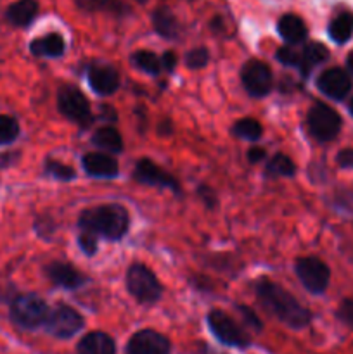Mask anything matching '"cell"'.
Segmentation results:
<instances>
[{
  "label": "cell",
  "instance_id": "cell-1",
  "mask_svg": "<svg viewBox=\"0 0 353 354\" xmlns=\"http://www.w3.org/2000/svg\"><path fill=\"white\" fill-rule=\"evenodd\" d=\"M255 290L260 303L265 306V310L270 315H273L277 320L282 322L284 325L294 328V330H300V328L310 325V311L305 306H301L296 301V297L291 292H287L286 289H282L279 283L262 279L260 282H256Z\"/></svg>",
  "mask_w": 353,
  "mask_h": 354
},
{
  "label": "cell",
  "instance_id": "cell-2",
  "mask_svg": "<svg viewBox=\"0 0 353 354\" xmlns=\"http://www.w3.org/2000/svg\"><path fill=\"white\" fill-rule=\"evenodd\" d=\"M78 225L82 230L93 232L109 241H120L127 234L130 218L127 209L120 204H106L83 211L78 218Z\"/></svg>",
  "mask_w": 353,
  "mask_h": 354
},
{
  "label": "cell",
  "instance_id": "cell-3",
  "mask_svg": "<svg viewBox=\"0 0 353 354\" xmlns=\"http://www.w3.org/2000/svg\"><path fill=\"white\" fill-rule=\"evenodd\" d=\"M48 306L37 294H19L10 301L9 317L14 325L24 330L44 327L48 317Z\"/></svg>",
  "mask_w": 353,
  "mask_h": 354
},
{
  "label": "cell",
  "instance_id": "cell-4",
  "mask_svg": "<svg viewBox=\"0 0 353 354\" xmlns=\"http://www.w3.org/2000/svg\"><path fill=\"white\" fill-rule=\"evenodd\" d=\"M128 292L142 304H152L159 301L163 287L154 273L144 265H132L127 273Z\"/></svg>",
  "mask_w": 353,
  "mask_h": 354
},
{
  "label": "cell",
  "instance_id": "cell-5",
  "mask_svg": "<svg viewBox=\"0 0 353 354\" xmlns=\"http://www.w3.org/2000/svg\"><path fill=\"white\" fill-rule=\"evenodd\" d=\"M208 327H210L211 334L225 346H230V348H248L251 344V339L249 335L228 317L225 311L213 310L210 311L206 318Z\"/></svg>",
  "mask_w": 353,
  "mask_h": 354
},
{
  "label": "cell",
  "instance_id": "cell-6",
  "mask_svg": "<svg viewBox=\"0 0 353 354\" xmlns=\"http://www.w3.org/2000/svg\"><path fill=\"white\" fill-rule=\"evenodd\" d=\"M85 325L82 315L71 306L59 304L54 310L48 311L47 322H45V330L57 339H71L78 334Z\"/></svg>",
  "mask_w": 353,
  "mask_h": 354
},
{
  "label": "cell",
  "instance_id": "cell-7",
  "mask_svg": "<svg viewBox=\"0 0 353 354\" xmlns=\"http://www.w3.org/2000/svg\"><path fill=\"white\" fill-rule=\"evenodd\" d=\"M308 128L317 140H334L341 130V118L327 104L317 102L308 113Z\"/></svg>",
  "mask_w": 353,
  "mask_h": 354
},
{
  "label": "cell",
  "instance_id": "cell-8",
  "mask_svg": "<svg viewBox=\"0 0 353 354\" xmlns=\"http://www.w3.org/2000/svg\"><path fill=\"white\" fill-rule=\"evenodd\" d=\"M296 275L305 289L311 294H322L329 286L331 272L318 258H301L296 263Z\"/></svg>",
  "mask_w": 353,
  "mask_h": 354
},
{
  "label": "cell",
  "instance_id": "cell-9",
  "mask_svg": "<svg viewBox=\"0 0 353 354\" xmlns=\"http://www.w3.org/2000/svg\"><path fill=\"white\" fill-rule=\"evenodd\" d=\"M57 107L68 120L78 124H87L92 118L89 100L76 86H61L57 93Z\"/></svg>",
  "mask_w": 353,
  "mask_h": 354
},
{
  "label": "cell",
  "instance_id": "cell-10",
  "mask_svg": "<svg viewBox=\"0 0 353 354\" xmlns=\"http://www.w3.org/2000/svg\"><path fill=\"white\" fill-rule=\"evenodd\" d=\"M241 78L246 92L251 97H266L272 90V71L263 61L251 59V61L246 62L244 68H242Z\"/></svg>",
  "mask_w": 353,
  "mask_h": 354
},
{
  "label": "cell",
  "instance_id": "cell-11",
  "mask_svg": "<svg viewBox=\"0 0 353 354\" xmlns=\"http://www.w3.org/2000/svg\"><path fill=\"white\" fill-rule=\"evenodd\" d=\"M127 354H172V344L163 334L145 328L132 335Z\"/></svg>",
  "mask_w": 353,
  "mask_h": 354
},
{
  "label": "cell",
  "instance_id": "cell-12",
  "mask_svg": "<svg viewBox=\"0 0 353 354\" xmlns=\"http://www.w3.org/2000/svg\"><path fill=\"white\" fill-rule=\"evenodd\" d=\"M134 178L145 185L154 187H168L173 192H180V185L170 173L156 166L151 159H141L134 169Z\"/></svg>",
  "mask_w": 353,
  "mask_h": 354
},
{
  "label": "cell",
  "instance_id": "cell-13",
  "mask_svg": "<svg viewBox=\"0 0 353 354\" xmlns=\"http://www.w3.org/2000/svg\"><path fill=\"white\" fill-rule=\"evenodd\" d=\"M317 86L322 93L334 100L345 99L352 90V80H350L348 73L343 71L339 68L325 69L317 80Z\"/></svg>",
  "mask_w": 353,
  "mask_h": 354
},
{
  "label": "cell",
  "instance_id": "cell-14",
  "mask_svg": "<svg viewBox=\"0 0 353 354\" xmlns=\"http://www.w3.org/2000/svg\"><path fill=\"white\" fill-rule=\"evenodd\" d=\"M45 272H47V277L52 280V283L62 287V289H78L87 283V277L68 263L54 261L45 268Z\"/></svg>",
  "mask_w": 353,
  "mask_h": 354
},
{
  "label": "cell",
  "instance_id": "cell-15",
  "mask_svg": "<svg viewBox=\"0 0 353 354\" xmlns=\"http://www.w3.org/2000/svg\"><path fill=\"white\" fill-rule=\"evenodd\" d=\"M89 83L99 95H111L120 86V75L111 66H97L89 73Z\"/></svg>",
  "mask_w": 353,
  "mask_h": 354
},
{
  "label": "cell",
  "instance_id": "cell-16",
  "mask_svg": "<svg viewBox=\"0 0 353 354\" xmlns=\"http://www.w3.org/2000/svg\"><path fill=\"white\" fill-rule=\"evenodd\" d=\"M83 168L96 178H114L118 175V162L102 152H90L83 156Z\"/></svg>",
  "mask_w": 353,
  "mask_h": 354
},
{
  "label": "cell",
  "instance_id": "cell-17",
  "mask_svg": "<svg viewBox=\"0 0 353 354\" xmlns=\"http://www.w3.org/2000/svg\"><path fill=\"white\" fill-rule=\"evenodd\" d=\"M76 354H116V342L104 332H90L78 342Z\"/></svg>",
  "mask_w": 353,
  "mask_h": 354
},
{
  "label": "cell",
  "instance_id": "cell-18",
  "mask_svg": "<svg viewBox=\"0 0 353 354\" xmlns=\"http://www.w3.org/2000/svg\"><path fill=\"white\" fill-rule=\"evenodd\" d=\"M277 30H279L280 37L286 40V44L289 45L301 44L308 35L305 21L296 14H286V16L280 17L279 23H277Z\"/></svg>",
  "mask_w": 353,
  "mask_h": 354
},
{
  "label": "cell",
  "instance_id": "cell-19",
  "mask_svg": "<svg viewBox=\"0 0 353 354\" xmlns=\"http://www.w3.org/2000/svg\"><path fill=\"white\" fill-rule=\"evenodd\" d=\"M38 14V2L37 0H17L10 3L7 9L6 17L12 26L26 28Z\"/></svg>",
  "mask_w": 353,
  "mask_h": 354
},
{
  "label": "cell",
  "instance_id": "cell-20",
  "mask_svg": "<svg viewBox=\"0 0 353 354\" xmlns=\"http://www.w3.org/2000/svg\"><path fill=\"white\" fill-rule=\"evenodd\" d=\"M64 38L59 33H48L45 37L35 38L30 44V52L38 57H59L64 52Z\"/></svg>",
  "mask_w": 353,
  "mask_h": 354
},
{
  "label": "cell",
  "instance_id": "cell-21",
  "mask_svg": "<svg viewBox=\"0 0 353 354\" xmlns=\"http://www.w3.org/2000/svg\"><path fill=\"white\" fill-rule=\"evenodd\" d=\"M152 24L154 30L166 40H175L179 37V21L168 7H158L152 12Z\"/></svg>",
  "mask_w": 353,
  "mask_h": 354
},
{
  "label": "cell",
  "instance_id": "cell-22",
  "mask_svg": "<svg viewBox=\"0 0 353 354\" xmlns=\"http://www.w3.org/2000/svg\"><path fill=\"white\" fill-rule=\"evenodd\" d=\"M92 144L96 147L104 149L107 152H113V154H120L123 151V138H121L120 131L116 128L111 127H102L93 133Z\"/></svg>",
  "mask_w": 353,
  "mask_h": 354
},
{
  "label": "cell",
  "instance_id": "cell-23",
  "mask_svg": "<svg viewBox=\"0 0 353 354\" xmlns=\"http://www.w3.org/2000/svg\"><path fill=\"white\" fill-rule=\"evenodd\" d=\"M327 57H329L327 48H325L322 44L311 41V44L305 45L303 52L300 54V66H298V69L303 73V76H307L311 68H315L317 64L324 62Z\"/></svg>",
  "mask_w": 353,
  "mask_h": 354
},
{
  "label": "cell",
  "instance_id": "cell-24",
  "mask_svg": "<svg viewBox=\"0 0 353 354\" xmlns=\"http://www.w3.org/2000/svg\"><path fill=\"white\" fill-rule=\"evenodd\" d=\"M329 35L336 44H346L353 35V14L341 12L329 24Z\"/></svg>",
  "mask_w": 353,
  "mask_h": 354
},
{
  "label": "cell",
  "instance_id": "cell-25",
  "mask_svg": "<svg viewBox=\"0 0 353 354\" xmlns=\"http://www.w3.org/2000/svg\"><path fill=\"white\" fill-rule=\"evenodd\" d=\"M232 133L239 138H244V140H260L263 135V127L260 124V121H256L255 118H242L237 123L232 127Z\"/></svg>",
  "mask_w": 353,
  "mask_h": 354
},
{
  "label": "cell",
  "instance_id": "cell-26",
  "mask_svg": "<svg viewBox=\"0 0 353 354\" xmlns=\"http://www.w3.org/2000/svg\"><path fill=\"white\" fill-rule=\"evenodd\" d=\"M132 62L137 69L147 73V75H158L163 69L161 59L151 50H138L132 55Z\"/></svg>",
  "mask_w": 353,
  "mask_h": 354
},
{
  "label": "cell",
  "instance_id": "cell-27",
  "mask_svg": "<svg viewBox=\"0 0 353 354\" xmlns=\"http://www.w3.org/2000/svg\"><path fill=\"white\" fill-rule=\"evenodd\" d=\"M296 168L291 158L286 154H275L270 162H266V175L269 176H293Z\"/></svg>",
  "mask_w": 353,
  "mask_h": 354
},
{
  "label": "cell",
  "instance_id": "cell-28",
  "mask_svg": "<svg viewBox=\"0 0 353 354\" xmlns=\"http://www.w3.org/2000/svg\"><path fill=\"white\" fill-rule=\"evenodd\" d=\"M19 123L9 114H0V145H10L19 137Z\"/></svg>",
  "mask_w": 353,
  "mask_h": 354
},
{
  "label": "cell",
  "instance_id": "cell-29",
  "mask_svg": "<svg viewBox=\"0 0 353 354\" xmlns=\"http://www.w3.org/2000/svg\"><path fill=\"white\" fill-rule=\"evenodd\" d=\"M45 171H47L48 176L55 180H62V182H69V180H75L76 173L71 166H66L62 162L54 161V159H48L45 162Z\"/></svg>",
  "mask_w": 353,
  "mask_h": 354
},
{
  "label": "cell",
  "instance_id": "cell-30",
  "mask_svg": "<svg viewBox=\"0 0 353 354\" xmlns=\"http://www.w3.org/2000/svg\"><path fill=\"white\" fill-rule=\"evenodd\" d=\"M208 59H210V54H208L206 48H194V50L187 52L185 55V64L189 69H201L208 64Z\"/></svg>",
  "mask_w": 353,
  "mask_h": 354
},
{
  "label": "cell",
  "instance_id": "cell-31",
  "mask_svg": "<svg viewBox=\"0 0 353 354\" xmlns=\"http://www.w3.org/2000/svg\"><path fill=\"white\" fill-rule=\"evenodd\" d=\"M277 61L282 62L284 66H289V68H298L300 66V52L291 47H280L277 50Z\"/></svg>",
  "mask_w": 353,
  "mask_h": 354
},
{
  "label": "cell",
  "instance_id": "cell-32",
  "mask_svg": "<svg viewBox=\"0 0 353 354\" xmlns=\"http://www.w3.org/2000/svg\"><path fill=\"white\" fill-rule=\"evenodd\" d=\"M78 244H80V249H82L85 254H89V256L96 254V251H97V235L93 234V232L82 230V234H80V239H78Z\"/></svg>",
  "mask_w": 353,
  "mask_h": 354
},
{
  "label": "cell",
  "instance_id": "cell-33",
  "mask_svg": "<svg viewBox=\"0 0 353 354\" xmlns=\"http://www.w3.org/2000/svg\"><path fill=\"white\" fill-rule=\"evenodd\" d=\"M237 310H239V313H241L242 320H244V324L248 325V327H251L253 330H256V332L262 330V328H263L262 320H260V318L256 317V313L251 310V308L237 306Z\"/></svg>",
  "mask_w": 353,
  "mask_h": 354
},
{
  "label": "cell",
  "instance_id": "cell-34",
  "mask_svg": "<svg viewBox=\"0 0 353 354\" xmlns=\"http://www.w3.org/2000/svg\"><path fill=\"white\" fill-rule=\"evenodd\" d=\"M78 7L85 10H99V9H109V7H114V9H120L116 2L113 0H76Z\"/></svg>",
  "mask_w": 353,
  "mask_h": 354
},
{
  "label": "cell",
  "instance_id": "cell-35",
  "mask_svg": "<svg viewBox=\"0 0 353 354\" xmlns=\"http://www.w3.org/2000/svg\"><path fill=\"white\" fill-rule=\"evenodd\" d=\"M339 320L353 330V299H345L338 310Z\"/></svg>",
  "mask_w": 353,
  "mask_h": 354
},
{
  "label": "cell",
  "instance_id": "cell-36",
  "mask_svg": "<svg viewBox=\"0 0 353 354\" xmlns=\"http://www.w3.org/2000/svg\"><path fill=\"white\" fill-rule=\"evenodd\" d=\"M338 165L341 168H353V149H343L338 154Z\"/></svg>",
  "mask_w": 353,
  "mask_h": 354
},
{
  "label": "cell",
  "instance_id": "cell-37",
  "mask_svg": "<svg viewBox=\"0 0 353 354\" xmlns=\"http://www.w3.org/2000/svg\"><path fill=\"white\" fill-rule=\"evenodd\" d=\"M161 66L166 71H173L176 66V55L173 54V52H165L161 57Z\"/></svg>",
  "mask_w": 353,
  "mask_h": 354
},
{
  "label": "cell",
  "instance_id": "cell-38",
  "mask_svg": "<svg viewBox=\"0 0 353 354\" xmlns=\"http://www.w3.org/2000/svg\"><path fill=\"white\" fill-rule=\"evenodd\" d=\"M199 196L203 197L206 206L213 207L215 204H217V197H215V194L211 192V189H208V187H199Z\"/></svg>",
  "mask_w": 353,
  "mask_h": 354
},
{
  "label": "cell",
  "instance_id": "cell-39",
  "mask_svg": "<svg viewBox=\"0 0 353 354\" xmlns=\"http://www.w3.org/2000/svg\"><path fill=\"white\" fill-rule=\"evenodd\" d=\"M265 149H262V147H253V149H249V152H248V159H249V162H253V165H255V162H260V161H263V159H265Z\"/></svg>",
  "mask_w": 353,
  "mask_h": 354
},
{
  "label": "cell",
  "instance_id": "cell-40",
  "mask_svg": "<svg viewBox=\"0 0 353 354\" xmlns=\"http://www.w3.org/2000/svg\"><path fill=\"white\" fill-rule=\"evenodd\" d=\"M196 354H218V353H213L208 346H201V349Z\"/></svg>",
  "mask_w": 353,
  "mask_h": 354
},
{
  "label": "cell",
  "instance_id": "cell-41",
  "mask_svg": "<svg viewBox=\"0 0 353 354\" xmlns=\"http://www.w3.org/2000/svg\"><path fill=\"white\" fill-rule=\"evenodd\" d=\"M346 66H348L350 71L353 73V52H352V54L348 55V57H346Z\"/></svg>",
  "mask_w": 353,
  "mask_h": 354
},
{
  "label": "cell",
  "instance_id": "cell-42",
  "mask_svg": "<svg viewBox=\"0 0 353 354\" xmlns=\"http://www.w3.org/2000/svg\"><path fill=\"white\" fill-rule=\"evenodd\" d=\"M350 113H352V116H353V99H352V102H350Z\"/></svg>",
  "mask_w": 353,
  "mask_h": 354
}]
</instances>
